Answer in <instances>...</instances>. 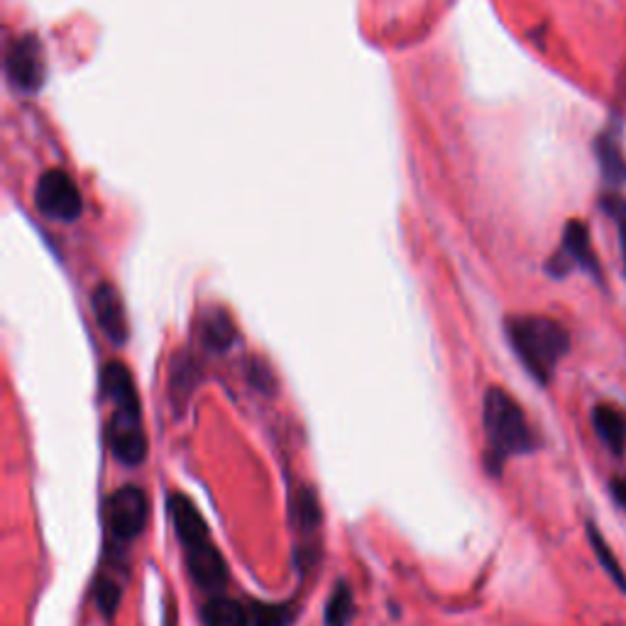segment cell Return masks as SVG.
Instances as JSON below:
<instances>
[{
    "label": "cell",
    "instance_id": "obj_1",
    "mask_svg": "<svg viewBox=\"0 0 626 626\" xmlns=\"http://www.w3.org/2000/svg\"><path fill=\"white\" fill-rule=\"evenodd\" d=\"M506 338L518 362L538 385H548L553 379L558 365L571 350V336L563 323L546 316L506 318Z\"/></svg>",
    "mask_w": 626,
    "mask_h": 626
},
{
    "label": "cell",
    "instance_id": "obj_2",
    "mask_svg": "<svg viewBox=\"0 0 626 626\" xmlns=\"http://www.w3.org/2000/svg\"><path fill=\"white\" fill-rule=\"evenodd\" d=\"M483 421L487 434V470H492L494 475L502 473V465L512 455L536 450V436L524 416V409L504 389L489 387L485 391Z\"/></svg>",
    "mask_w": 626,
    "mask_h": 626
},
{
    "label": "cell",
    "instance_id": "obj_3",
    "mask_svg": "<svg viewBox=\"0 0 626 626\" xmlns=\"http://www.w3.org/2000/svg\"><path fill=\"white\" fill-rule=\"evenodd\" d=\"M113 406L115 411L111 421H108V430H105L111 453L127 467L142 465L147 458V434L142 426L140 397L113 401Z\"/></svg>",
    "mask_w": 626,
    "mask_h": 626
},
{
    "label": "cell",
    "instance_id": "obj_4",
    "mask_svg": "<svg viewBox=\"0 0 626 626\" xmlns=\"http://www.w3.org/2000/svg\"><path fill=\"white\" fill-rule=\"evenodd\" d=\"M108 536L117 543H130L145 531L150 506H147V494L140 487L125 485L105 499L103 506Z\"/></svg>",
    "mask_w": 626,
    "mask_h": 626
},
{
    "label": "cell",
    "instance_id": "obj_5",
    "mask_svg": "<svg viewBox=\"0 0 626 626\" xmlns=\"http://www.w3.org/2000/svg\"><path fill=\"white\" fill-rule=\"evenodd\" d=\"M37 211L49 221L74 223L84 211L82 193H78L72 176L62 170H47L35 186Z\"/></svg>",
    "mask_w": 626,
    "mask_h": 626
},
{
    "label": "cell",
    "instance_id": "obj_6",
    "mask_svg": "<svg viewBox=\"0 0 626 626\" xmlns=\"http://www.w3.org/2000/svg\"><path fill=\"white\" fill-rule=\"evenodd\" d=\"M186 555V567H189L191 580L196 583L201 592L218 594L225 583H228V565H225L218 548L213 546L211 534L189 538L181 543Z\"/></svg>",
    "mask_w": 626,
    "mask_h": 626
},
{
    "label": "cell",
    "instance_id": "obj_7",
    "mask_svg": "<svg viewBox=\"0 0 626 626\" xmlns=\"http://www.w3.org/2000/svg\"><path fill=\"white\" fill-rule=\"evenodd\" d=\"M45 49L37 37L27 35L10 45L5 54V74L17 91L37 93L45 84Z\"/></svg>",
    "mask_w": 626,
    "mask_h": 626
},
{
    "label": "cell",
    "instance_id": "obj_8",
    "mask_svg": "<svg viewBox=\"0 0 626 626\" xmlns=\"http://www.w3.org/2000/svg\"><path fill=\"white\" fill-rule=\"evenodd\" d=\"M571 270H583L594 279H602L600 262L590 242V230L583 221H571L563 230V245L561 250L553 254V260L548 262V272L553 277H565Z\"/></svg>",
    "mask_w": 626,
    "mask_h": 626
},
{
    "label": "cell",
    "instance_id": "obj_9",
    "mask_svg": "<svg viewBox=\"0 0 626 626\" xmlns=\"http://www.w3.org/2000/svg\"><path fill=\"white\" fill-rule=\"evenodd\" d=\"M91 309H93V316L98 321V326H101L103 336L113 342V346H123L127 340V316H125V306H123V299L121 293L115 291L113 284H98L91 293Z\"/></svg>",
    "mask_w": 626,
    "mask_h": 626
},
{
    "label": "cell",
    "instance_id": "obj_10",
    "mask_svg": "<svg viewBox=\"0 0 626 626\" xmlns=\"http://www.w3.org/2000/svg\"><path fill=\"white\" fill-rule=\"evenodd\" d=\"M592 426L602 443L614 455L626 453V414L614 404H597L592 409Z\"/></svg>",
    "mask_w": 626,
    "mask_h": 626
},
{
    "label": "cell",
    "instance_id": "obj_11",
    "mask_svg": "<svg viewBox=\"0 0 626 626\" xmlns=\"http://www.w3.org/2000/svg\"><path fill=\"white\" fill-rule=\"evenodd\" d=\"M203 626H250V614L230 597L213 594L201 610Z\"/></svg>",
    "mask_w": 626,
    "mask_h": 626
},
{
    "label": "cell",
    "instance_id": "obj_12",
    "mask_svg": "<svg viewBox=\"0 0 626 626\" xmlns=\"http://www.w3.org/2000/svg\"><path fill=\"white\" fill-rule=\"evenodd\" d=\"M201 342L211 352H225L235 342V326L228 313L211 311L201 321Z\"/></svg>",
    "mask_w": 626,
    "mask_h": 626
},
{
    "label": "cell",
    "instance_id": "obj_13",
    "mask_svg": "<svg viewBox=\"0 0 626 626\" xmlns=\"http://www.w3.org/2000/svg\"><path fill=\"white\" fill-rule=\"evenodd\" d=\"M587 541H590L592 551L597 555V563L602 565V571L610 575V580L616 587H619L622 592H626V573H624V567L619 565V561H616V555L610 548V543H606V538L602 536L600 528H597L592 522L587 524Z\"/></svg>",
    "mask_w": 626,
    "mask_h": 626
},
{
    "label": "cell",
    "instance_id": "obj_14",
    "mask_svg": "<svg viewBox=\"0 0 626 626\" xmlns=\"http://www.w3.org/2000/svg\"><path fill=\"white\" fill-rule=\"evenodd\" d=\"M597 156H600V166L606 181L622 184L626 179V164L622 160V152L616 150V142L610 135H602L597 142Z\"/></svg>",
    "mask_w": 626,
    "mask_h": 626
},
{
    "label": "cell",
    "instance_id": "obj_15",
    "mask_svg": "<svg viewBox=\"0 0 626 626\" xmlns=\"http://www.w3.org/2000/svg\"><path fill=\"white\" fill-rule=\"evenodd\" d=\"M352 619V592L346 583H338L326 604V626H348Z\"/></svg>",
    "mask_w": 626,
    "mask_h": 626
},
{
    "label": "cell",
    "instance_id": "obj_16",
    "mask_svg": "<svg viewBox=\"0 0 626 626\" xmlns=\"http://www.w3.org/2000/svg\"><path fill=\"white\" fill-rule=\"evenodd\" d=\"M293 514H297V526L301 528V531L313 534V528H318V524H321L316 494L309 492V489H301L299 497H297V509H293Z\"/></svg>",
    "mask_w": 626,
    "mask_h": 626
},
{
    "label": "cell",
    "instance_id": "obj_17",
    "mask_svg": "<svg viewBox=\"0 0 626 626\" xmlns=\"http://www.w3.org/2000/svg\"><path fill=\"white\" fill-rule=\"evenodd\" d=\"M602 209L610 213L612 221L616 223V233H619L624 274H626V201L619 199V196H606V199L602 201Z\"/></svg>",
    "mask_w": 626,
    "mask_h": 626
},
{
    "label": "cell",
    "instance_id": "obj_18",
    "mask_svg": "<svg viewBox=\"0 0 626 626\" xmlns=\"http://www.w3.org/2000/svg\"><path fill=\"white\" fill-rule=\"evenodd\" d=\"M291 612L284 604H254V626H289Z\"/></svg>",
    "mask_w": 626,
    "mask_h": 626
},
{
    "label": "cell",
    "instance_id": "obj_19",
    "mask_svg": "<svg viewBox=\"0 0 626 626\" xmlns=\"http://www.w3.org/2000/svg\"><path fill=\"white\" fill-rule=\"evenodd\" d=\"M117 602H121V587H117V583H113V580H101V583H98L96 604H98V610L103 612V616H108V619H111V616L117 610Z\"/></svg>",
    "mask_w": 626,
    "mask_h": 626
},
{
    "label": "cell",
    "instance_id": "obj_20",
    "mask_svg": "<svg viewBox=\"0 0 626 626\" xmlns=\"http://www.w3.org/2000/svg\"><path fill=\"white\" fill-rule=\"evenodd\" d=\"M610 489H612V499H614V502L619 504V506L624 509V512H626V475L614 477Z\"/></svg>",
    "mask_w": 626,
    "mask_h": 626
}]
</instances>
